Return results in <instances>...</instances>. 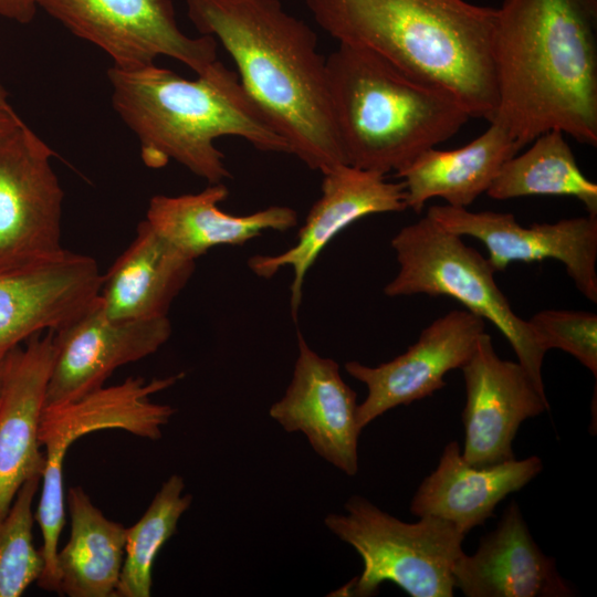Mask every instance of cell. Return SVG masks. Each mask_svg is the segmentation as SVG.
<instances>
[{
  "mask_svg": "<svg viewBox=\"0 0 597 597\" xmlns=\"http://www.w3.org/2000/svg\"><path fill=\"white\" fill-rule=\"evenodd\" d=\"M530 144L502 165L485 193L495 200L569 196L578 199L587 213L597 216V185L579 169L565 134L548 130Z\"/></svg>",
  "mask_w": 597,
  "mask_h": 597,
  "instance_id": "cell-25",
  "label": "cell"
},
{
  "mask_svg": "<svg viewBox=\"0 0 597 597\" xmlns=\"http://www.w3.org/2000/svg\"><path fill=\"white\" fill-rule=\"evenodd\" d=\"M0 108L6 111H13L7 101V92L0 84Z\"/></svg>",
  "mask_w": 597,
  "mask_h": 597,
  "instance_id": "cell-32",
  "label": "cell"
},
{
  "mask_svg": "<svg viewBox=\"0 0 597 597\" xmlns=\"http://www.w3.org/2000/svg\"><path fill=\"white\" fill-rule=\"evenodd\" d=\"M70 538L56 554L60 594L116 596L125 557L126 528L108 520L81 486L67 490Z\"/></svg>",
  "mask_w": 597,
  "mask_h": 597,
  "instance_id": "cell-24",
  "label": "cell"
},
{
  "mask_svg": "<svg viewBox=\"0 0 597 597\" xmlns=\"http://www.w3.org/2000/svg\"><path fill=\"white\" fill-rule=\"evenodd\" d=\"M54 151L23 121L0 134V273L63 256Z\"/></svg>",
  "mask_w": 597,
  "mask_h": 597,
  "instance_id": "cell-9",
  "label": "cell"
},
{
  "mask_svg": "<svg viewBox=\"0 0 597 597\" xmlns=\"http://www.w3.org/2000/svg\"><path fill=\"white\" fill-rule=\"evenodd\" d=\"M196 29L233 60L252 102L290 155L325 174L347 165L336 132L317 36L279 0H186Z\"/></svg>",
  "mask_w": 597,
  "mask_h": 597,
  "instance_id": "cell-2",
  "label": "cell"
},
{
  "mask_svg": "<svg viewBox=\"0 0 597 597\" xmlns=\"http://www.w3.org/2000/svg\"><path fill=\"white\" fill-rule=\"evenodd\" d=\"M491 122L522 147L548 130L597 146V0H503Z\"/></svg>",
  "mask_w": 597,
  "mask_h": 597,
  "instance_id": "cell-1",
  "label": "cell"
},
{
  "mask_svg": "<svg viewBox=\"0 0 597 597\" xmlns=\"http://www.w3.org/2000/svg\"><path fill=\"white\" fill-rule=\"evenodd\" d=\"M446 230L480 240L496 272L512 262L554 259L564 264L577 290L597 302V216L521 226L512 213L479 211L449 205L431 206L427 214Z\"/></svg>",
  "mask_w": 597,
  "mask_h": 597,
  "instance_id": "cell-11",
  "label": "cell"
},
{
  "mask_svg": "<svg viewBox=\"0 0 597 597\" xmlns=\"http://www.w3.org/2000/svg\"><path fill=\"white\" fill-rule=\"evenodd\" d=\"M485 321L468 310H453L434 320L405 353L376 367L352 360L346 371L367 387L357 406L363 430L386 411L431 396L446 386L444 375L471 356Z\"/></svg>",
  "mask_w": 597,
  "mask_h": 597,
  "instance_id": "cell-14",
  "label": "cell"
},
{
  "mask_svg": "<svg viewBox=\"0 0 597 597\" xmlns=\"http://www.w3.org/2000/svg\"><path fill=\"white\" fill-rule=\"evenodd\" d=\"M54 355V332L36 334L8 356L0 399V519L29 479L41 476L45 455L39 427Z\"/></svg>",
  "mask_w": 597,
  "mask_h": 597,
  "instance_id": "cell-18",
  "label": "cell"
},
{
  "mask_svg": "<svg viewBox=\"0 0 597 597\" xmlns=\"http://www.w3.org/2000/svg\"><path fill=\"white\" fill-rule=\"evenodd\" d=\"M10 350H0V399H1L2 390L4 386L7 366H8V356H9Z\"/></svg>",
  "mask_w": 597,
  "mask_h": 597,
  "instance_id": "cell-31",
  "label": "cell"
},
{
  "mask_svg": "<svg viewBox=\"0 0 597 597\" xmlns=\"http://www.w3.org/2000/svg\"><path fill=\"white\" fill-rule=\"evenodd\" d=\"M229 195L222 184H210L197 193L154 196L145 220L184 255L196 260L218 245H240L264 230L285 231L296 226L297 214L285 206H272L247 216L222 211Z\"/></svg>",
  "mask_w": 597,
  "mask_h": 597,
  "instance_id": "cell-22",
  "label": "cell"
},
{
  "mask_svg": "<svg viewBox=\"0 0 597 597\" xmlns=\"http://www.w3.org/2000/svg\"><path fill=\"white\" fill-rule=\"evenodd\" d=\"M185 481L170 475L155 494L143 516L126 528L125 557L116 590L118 597H149L155 559L176 533L181 515L191 505Z\"/></svg>",
  "mask_w": 597,
  "mask_h": 597,
  "instance_id": "cell-26",
  "label": "cell"
},
{
  "mask_svg": "<svg viewBox=\"0 0 597 597\" xmlns=\"http://www.w3.org/2000/svg\"><path fill=\"white\" fill-rule=\"evenodd\" d=\"M168 317L117 322L97 300L54 332V355L44 408L78 399L104 386L118 367L156 353L170 337Z\"/></svg>",
  "mask_w": 597,
  "mask_h": 597,
  "instance_id": "cell-13",
  "label": "cell"
},
{
  "mask_svg": "<svg viewBox=\"0 0 597 597\" xmlns=\"http://www.w3.org/2000/svg\"><path fill=\"white\" fill-rule=\"evenodd\" d=\"M182 377V373L150 380L128 377L121 384L103 386L78 399L43 408L39 441L44 448L45 465L34 514L42 534L41 551L45 559L44 573L36 582L39 587L60 593L56 554L65 522L63 463L70 447L81 437L104 429H122L145 439H159L163 427L170 421L176 409L154 402L151 396Z\"/></svg>",
  "mask_w": 597,
  "mask_h": 597,
  "instance_id": "cell-7",
  "label": "cell"
},
{
  "mask_svg": "<svg viewBox=\"0 0 597 597\" xmlns=\"http://www.w3.org/2000/svg\"><path fill=\"white\" fill-rule=\"evenodd\" d=\"M338 43L367 49L454 96L471 118L491 122L496 8L467 0H305Z\"/></svg>",
  "mask_w": 597,
  "mask_h": 597,
  "instance_id": "cell-3",
  "label": "cell"
},
{
  "mask_svg": "<svg viewBox=\"0 0 597 597\" xmlns=\"http://www.w3.org/2000/svg\"><path fill=\"white\" fill-rule=\"evenodd\" d=\"M38 7L118 69L145 67L164 55L201 74L218 60L213 36L180 30L171 0H38Z\"/></svg>",
  "mask_w": 597,
  "mask_h": 597,
  "instance_id": "cell-10",
  "label": "cell"
},
{
  "mask_svg": "<svg viewBox=\"0 0 597 597\" xmlns=\"http://www.w3.org/2000/svg\"><path fill=\"white\" fill-rule=\"evenodd\" d=\"M38 8V0H0V15L19 23L31 22Z\"/></svg>",
  "mask_w": 597,
  "mask_h": 597,
  "instance_id": "cell-29",
  "label": "cell"
},
{
  "mask_svg": "<svg viewBox=\"0 0 597 597\" xmlns=\"http://www.w3.org/2000/svg\"><path fill=\"white\" fill-rule=\"evenodd\" d=\"M520 149L502 125L489 122L485 132L462 147L425 150L396 172L405 188L407 209L420 213L432 198L467 208L486 192L502 165Z\"/></svg>",
  "mask_w": 597,
  "mask_h": 597,
  "instance_id": "cell-23",
  "label": "cell"
},
{
  "mask_svg": "<svg viewBox=\"0 0 597 597\" xmlns=\"http://www.w3.org/2000/svg\"><path fill=\"white\" fill-rule=\"evenodd\" d=\"M298 355L284 396L270 416L287 432H302L313 450L347 475L358 470L356 392L343 380L338 364L321 357L297 332Z\"/></svg>",
  "mask_w": 597,
  "mask_h": 597,
  "instance_id": "cell-16",
  "label": "cell"
},
{
  "mask_svg": "<svg viewBox=\"0 0 597 597\" xmlns=\"http://www.w3.org/2000/svg\"><path fill=\"white\" fill-rule=\"evenodd\" d=\"M345 511L324 523L359 554L364 568L337 595L369 597L391 582L411 597L453 596V566L465 536L453 524L433 516L407 523L359 495L348 499Z\"/></svg>",
  "mask_w": 597,
  "mask_h": 597,
  "instance_id": "cell-8",
  "label": "cell"
},
{
  "mask_svg": "<svg viewBox=\"0 0 597 597\" xmlns=\"http://www.w3.org/2000/svg\"><path fill=\"white\" fill-rule=\"evenodd\" d=\"M333 118L347 165L398 172L471 118L446 90L350 44L326 57Z\"/></svg>",
  "mask_w": 597,
  "mask_h": 597,
  "instance_id": "cell-5",
  "label": "cell"
},
{
  "mask_svg": "<svg viewBox=\"0 0 597 597\" xmlns=\"http://www.w3.org/2000/svg\"><path fill=\"white\" fill-rule=\"evenodd\" d=\"M96 261L66 253L48 263L0 273V350H10L44 331H57L100 295Z\"/></svg>",
  "mask_w": 597,
  "mask_h": 597,
  "instance_id": "cell-17",
  "label": "cell"
},
{
  "mask_svg": "<svg viewBox=\"0 0 597 597\" xmlns=\"http://www.w3.org/2000/svg\"><path fill=\"white\" fill-rule=\"evenodd\" d=\"M547 352L562 349L597 376V315L584 311L544 310L528 321Z\"/></svg>",
  "mask_w": 597,
  "mask_h": 597,
  "instance_id": "cell-28",
  "label": "cell"
},
{
  "mask_svg": "<svg viewBox=\"0 0 597 597\" xmlns=\"http://www.w3.org/2000/svg\"><path fill=\"white\" fill-rule=\"evenodd\" d=\"M195 261L144 219L134 240L103 275L100 302L105 315L117 322L167 317L195 271Z\"/></svg>",
  "mask_w": 597,
  "mask_h": 597,
  "instance_id": "cell-21",
  "label": "cell"
},
{
  "mask_svg": "<svg viewBox=\"0 0 597 597\" xmlns=\"http://www.w3.org/2000/svg\"><path fill=\"white\" fill-rule=\"evenodd\" d=\"M454 586L467 597H570L576 593L561 576L555 559L533 540L515 501L476 552L453 566Z\"/></svg>",
  "mask_w": 597,
  "mask_h": 597,
  "instance_id": "cell-19",
  "label": "cell"
},
{
  "mask_svg": "<svg viewBox=\"0 0 597 597\" xmlns=\"http://www.w3.org/2000/svg\"><path fill=\"white\" fill-rule=\"evenodd\" d=\"M461 370L467 392L463 459L473 467L514 459L512 443L517 429L524 420L549 409L546 395L519 362L498 356L485 332Z\"/></svg>",
  "mask_w": 597,
  "mask_h": 597,
  "instance_id": "cell-12",
  "label": "cell"
},
{
  "mask_svg": "<svg viewBox=\"0 0 597 597\" xmlns=\"http://www.w3.org/2000/svg\"><path fill=\"white\" fill-rule=\"evenodd\" d=\"M197 75L187 80L155 64L108 69L113 107L137 136L147 167L172 159L209 184L222 182L231 175L214 140L224 136L245 139L261 151L290 154L234 71L217 60Z\"/></svg>",
  "mask_w": 597,
  "mask_h": 597,
  "instance_id": "cell-4",
  "label": "cell"
},
{
  "mask_svg": "<svg viewBox=\"0 0 597 597\" xmlns=\"http://www.w3.org/2000/svg\"><path fill=\"white\" fill-rule=\"evenodd\" d=\"M41 476L25 481L7 514L0 519V597H19L45 569L41 548L33 542V499Z\"/></svg>",
  "mask_w": 597,
  "mask_h": 597,
  "instance_id": "cell-27",
  "label": "cell"
},
{
  "mask_svg": "<svg viewBox=\"0 0 597 597\" xmlns=\"http://www.w3.org/2000/svg\"><path fill=\"white\" fill-rule=\"evenodd\" d=\"M391 248L399 270L384 289L387 296L426 294L457 300L502 333L537 389L546 395L542 378L546 350L528 322L513 312L488 258L428 216L404 227L391 239Z\"/></svg>",
  "mask_w": 597,
  "mask_h": 597,
  "instance_id": "cell-6",
  "label": "cell"
},
{
  "mask_svg": "<svg viewBox=\"0 0 597 597\" xmlns=\"http://www.w3.org/2000/svg\"><path fill=\"white\" fill-rule=\"evenodd\" d=\"M21 122L22 119L15 114L14 111H6L0 108V134Z\"/></svg>",
  "mask_w": 597,
  "mask_h": 597,
  "instance_id": "cell-30",
  "label": "cell"
},
{
  "mask_svg": "<svg viewBox=\"0 0 597 597\" xmlns=\"http://www.w3.org/2000/svg\"><path fill=\"white\" fill-rule=\"evenodd\" d=\"M542 469L536 455L473 467L463 459L459 443L451 441L436 470L416 491L410 511L419 517L444 520L465 535L493 516L499 502L525 486Z\"/></svg>",
  "mask_w": 597,
  "mask_h": 597,
  "instance_id": "cell-20",
  "label": "cell"
},
{
  "mask_svg": "<svg viewBox=\"0 0 597 597\" xmlns=\"http://www.w3.org/2000/svg\"><path fill=\"white\" fill-rule=\"evenodd\" d=\"M322 195L311 208L297 233V242L274 254H256L249 259L251 271L272 277L281 268L292 266L291 312L296 315L302 301L304 279L322 250L353 222L375 213L400 212L407 209L402 182H390L386 176L341 165L323 174Z\"/></svg>",
  "mask_w": 597,
  "mask_h": 597,
  "instance_id": "cell-15",
  "label": "cell"
}]
</instances>
